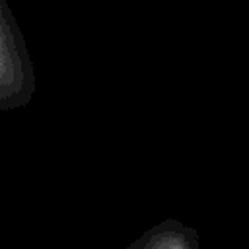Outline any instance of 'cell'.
<instances>
[{
    "instance_id": "1",
    "label": "cell",
    "mask_w": 249,
    "mask_h": 249,
    "mask_svg": "<svg viewBox=\"0 0 249 249\" xmlns=\"http://www.w3.org/2000/svg\"><path fill=\"white\" fill-rule=\"evenodd\" d=\"M35 89V68L21 27L8 0H0V111L27 107Z\"/></svg>"
}]
</instances>
